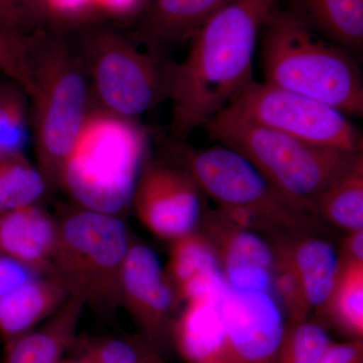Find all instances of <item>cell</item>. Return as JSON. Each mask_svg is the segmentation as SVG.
<instances>
[{
	"label": "cell",
	"mask_w": 363,
	"mask_h": 363,
	"mask_svg": "<svg viewBox=\"0 0 363 363\" xmlns=\"http://www.w3.org/2000/svg\"><path fill=\"white\" fill-rule=\"evenodd\" d=\"M98 21L135 20L143 9V0H90Z\"/></svg>",
	"instance_id": "29"
},
{
	"label": "cell",
	"mask_w": 363,
	"mask_h": 363,
	"mask_svg": "<svg viewBox=\"0 0 363 363\" xmlns=\"http://www.w3.org/2000/svg\"><path fill=\"white\" fill-rule=\"evenodd\" d=\"M33 277L30 272L0 252V297Z\"/></svg>",
	"instance_id": "31"
},
{
	"label": "cell",
	"mask_w": 363,
	"mask_h": 363,
	"mask_svg": "<svg viewBox=\"0 0 363 363\" xmlns=\"http://www.w3.org/2000/svg\"><path fill=\"white\" fill-rule=\"evenodd\" d=\"M121 306L130 313L140 335L164 352L179 304L156 252L143 243L133 241L126 255Z\"/></svg>",
	"instance_id": "11"
},
{
	"label": "cell",
	"mask_w": 363,
	"mask_h": 363,
	"mask_svg": "<svg viewBox=\"0 0 363 363\" xmlns=\"http://www.w3.org/2000/svg\"><path fill=\"white\" fill-rule=\"evenodd\" d=\"M306 25L348 52L363 45V0H292L290 7Z\"/></svg>",
	"instance_id": "21"
},
{
	"label": "cell",
	"mask_w": 363,
	"mask_h": 363,
	"mask_svg": "<svg viewBox=\"0 0 363 363\" xmlns=\"http://www.w3.org/2000/svg\"><path fill=\"white\" fill-rule=\"evenodd\" d=\"M74 40L91 93L100 108L135 119L169 99L175 63L157 51L140 52L113 28L93 23Z\"/></svg>",
	"instance_id": "7"
},
{
	"label": "cell",
	"mask_w": 363,
	"mask_h": 363,
	"mask_svg": "<svg viewBox=\"0 0 363 363\" xmlns=\"http://www.w3.org/2000/svg\"><path fill=\"white\" fill-rule=\"evenodd\" d=\"M176 155L218 209L238 225L264 235H321L330 228L311 208L294 201L229 147H178Z\"/></svg>",
	"instance_id": "4"
},
{
	"label": "cell",
	"mask_w": 363,
	"mask_h": 363,
	"mask_svg": "<svg viewBox=\"0 0 363 363\" xmlns=\"http://www.w3.org/2000/svg\"><path fill=\"white\" fill-rule=\"evenodd\" d=\"M224 111L315 147L362 152V136L343 112L266 82L253 81Z\"/></svg>",
	"instance_id": "9"
},
{
	"label": "cell",
	"mask_w": 363,
	"mask_h": 363,
	"mask_svg": "<svg viewBox=\"0 0 363 363\" xmlns=\"http://www.w3.org/2000/svg\"><path fill=\"white\" fill-rule=\"evenodd\" d=\"M30 33H0V74L18 83L30 97L33 83L28 67Z\"/></svg>",
	"instance_id": "28"
},
{
	"label": "cell",
	"mask_w": 363,
	"mask_h": 363,
	"mask_svg": "<svg viewBox=\"0 0 363 363\" xmlns=\"http://www.w3.org/2000/svg\"><path fill=\"white\" fill-rule=\"evenodd\" d=\"M83 298L70 296L40 328L4 344V363H60L76 341Z\"/></svg>",
	"instance_id": "20"
},
{
	"label": "cell",
	"mask_w": 363,
	"mask_h": 363,
	"mask_svg": "<svg viewBox=\"0 0 363 363\" xmlns=\"http://www.w3.org/2000/svg\"><path fill=\"white\" fill-rule=\"evenodd\" d=\"M58 223L52 274L98 310L121 306V276L131 240L125 224L114 215L83 209Z\"/></svg>",
	"instance_id": "8"
},
{
	"label": "cell",
	"mask_w": 363,
	"mask_h": 363,
	"mask_svg": "<svg viewBox=\"0 0 363 363\" xmlns=\"http://www.w3.org/2000/svg\"><path fill=\"white\" fill-rule=\"evenodd\" d=\"M348 233L339 252L341 264H363V229Z\"/></svg>",
	"instance_id": "34"
},
{
	"label": "cell",
	"mask_w": 363,
	"mask_h": 363,
	"mask_svg": "<svg viewBox=\"0 0 363 363\" xmlns=\"http://www.w3.org/2000/svg\"><path fill=\"white\" fill-rule=\"evenodd\" d=\"M320 363H363L362 339L332 342Z\"/></svg>",
	"instance_id": "30"
},
{
	"label": "cell",
	"mask_w": 363,
	"mask_h": 363,
	"mask_svg": "<svg viewBox=\"0 0 363 363\" xmlns=\"http://www.w3.org/2000/svg\"><path fill=\"white\" fill-rule=\"evenodd\" d=\"M60 363H80L78 359L76 360H70V362H61Z\"/></svg>",
	"instance_id": "36"
},
{
	"label": "cell",
	"mask_w": 363,
	"mask_h": 363,
	"mask_svg": "<svg viewBox=\"0 0 363 363\" xmlns=\"http://www.w3.org/2000/svg\"><path fill=\"white\" fill-rule=\"evenodd\" d=\"M231 0H150L135 20V40L157 48L190 40Z\"/></svg>",
	"instance_id": "17"
},
{
	"label": "cell",
	"mask_w": 363,
	"mask_h": 363,
	"mask_svg": "<svg viewBox=\"0 0 363 363\" xmlns=\"http://www.w3.org/2000/svg\"><path fill=\"white\" fill-rule=\"evenodd\" d=\"M79 362H80V363H88V362H83V360H80V359H78Z\"/></svg>",
	"instance_id": "37"
},
{
	"label": "cell",
	"mask_w": 363,
	"mask_h": 363,
	"mask_svg": "<svg viewBox=\"0 0 363 363\" xmlns=\"http://www.w3.org/2000/svg\"><path fill=\"white\" fill-rule=\"evenodd\" d=\"M332 342L326 327L317 319L286 321L278 363H320Z\"/></svg>",
	"instance_id": "27"
},
{
	"label": "cell",
	"mask_w": 363,
	"mask_h": 363,
	"mask_svg": "<svg viewBox=\"0 0 363 363\" xmlns=\"http://www.w3.org/2000/svg\"><path fill=\"white\" fill-rule=\"evenodd\" d=\"M147 149L135 119L91 108L62 169L60 188L83 209L118 216L133 204Z\"/></svg>",
	"instance_id": "5"
},
{
	"label": "cell",
	"mask_w": 363,
	"mask_h": 363,
	"mask_svg": "<svg viewBox=\"0 0 363 363\" xmlns=\"http://www.w3.org/2000/svg\"><path fill=\"white\" fill-rule=\"evenodd\" d=\"M58 223L37 204L0 213V252L35 277L52 274Z\"/></svg>",
	"instance_id": "16"
},
{
	"label": "cell",
	"mask_w": 363,
	"mask_h": 363,
	"mask_svg": "<svg viewBox=\"0 0 363 363\" xmlns=\"http://www.w3.org/2000/svg\"><path fill=\"white\" fill-rule=\"evenodd\" d=\"M28 60L37 167L51 192L60 188L62 169L91 111L89 79L75 43L63 33H30Z\"/></svg>",
	"instance_id": "2"
},
{
	"label": "cell",
	"mask_w": 363,
	"mask_h": 363,
	"mask_svg": "<svg viewBox=\"0 0 363 363\" xmlns=\"http://www.w3.org/2000/svg\"><path fill=\"white\" fill-rule=\"evenodd\" d=\"M164 274L179 305L227 286L213 247L198 229L172 240Z\"/></svg>",
	"instance_id": "18"
},
{
	"label": "cell",
	"mask_w": 363,
	"mask_h": 363,
	"mask_svg": "<svg viewBox=\"0 0 363 363\" xmlns=\"http://www.w3.org/2000/svg\"><path fill=\"white\" fill-rule=\"evenodd\" d=\"M227 286L191 298L172 324L169 339L187 363H231L223 298Z\"/></svg>",
	"instance_id": "15"
},
{
	"label": "cell",
	"mask_w": 363,
	"mask_h": 363,
	"mask_svg": "<svg viewBox=\"0 0 363 363\" xmlns=\"http://www.w3.org/2000/svg\"><path fill=\"white\" fill-rule=\"evenodd\" d=\"M150 1V0H143V9H145V6H147V4H149Z\"/></svg>",
	"instance_id": "35"
},
{
	"label": "cell",
	"mask_w": 363,
	"mask_h": 363,
	"mask_svg": "<svg viewBox=\"0 0 363 363\" xmlns=\"http://www.w3.org/2000/svg\"><path fill=\"white\" fill-rule=\"evenodd\" d=\"M260 35L264 82L346 116H362V75L347 50L325 39L289 9L277 7Z\"/></svg>",
	"instance_id": "3"
},
{
	"label": "cell",
	"mask_w": 363,
	"mask_h": 363,
	"mask_svg": "<svg viewBox=\"0 0 363 363\" xmlns=\"http://www.w3.org/2000/svg\"><path fill=\"white\" fill-rule=\"evenodd\" d=\"M0 33L26 35L18 0H0Z\"/></svg>",
	"instance_id": "32"
},
{
	"label": "cell",
	"mask_w": 363,
	"mask_h": 363,
	"mask_svg": "<svg viewBox=\"0 0 363 363\" xmlns=\"http://www.w3.org/2000/svg\"><path fill=\"white\" fill-rule=\"evenodd\" d=\"M50 0H18V6L26 33H32L35 26H43L45 9Z\"/></svg>",
	"instance_id": "33"
},
{
	"label": "cell",
	"mask_w": 363,
	"mask_h": 363,
	"mask_svg": "<svg viewBox=\"0 0 363 363\" xmlns=\"http://www.w3.org/2000/svg\"><path fill=\"white\" fill-rule=\"evenodd\" d=\"M198 230L209 241L227 286L274 294V255L266 235L238 225L220 210H205Z\"/></svg>",
	"instance_id": "12"
},
{
	"label": "cell",
	"mask_w": 363,
	"mask_h": 363,
	"mask_svg": "<svg viewBox=\"0 0 363 363\" xmlns=\"http://www.w3.org/2000/svg\"><path fill=\"white\" fill-rule=\"evenodd\" d=\"M203 192L182 167L145 162L133 193L140 222L162 240H174L197 230L205 212Z\"/></svg>",
	"instance_id": "10"
},
{
	"label": "cell",
	"mask_w": 363,
	"mask_h": 363,
	"mask_svg": "<svg viewBox=\"0 0 363 363\" xmlns=\"http://www.w3.org/2000/svg\"><path fill=\"white\" fill-rule=\"evenodd\" d=\"M70 297L52 276L33 277L0 297V338L4 344L25 335L58 311Z\"/></svg>",
	"instance_id": "19"
},
{
	"label": "cell",
	"mask_w": 363,
	"mask_h": 363,
	"mask_svg": "<svg viewBox=\"0 0 363 363\" xmlns=\"http://www.w3.org/2000/svg\"><path fill=\"white\" fill-rule=\"evenodd\" d=\"M318 314L350 340L363 338V264H341L337 281Z\"/></svg>",
	"instance_id": "23"
},
{
	"label": "cell",
	"mask_w": 363,
	"mask_h": 363,
	"mask_svg": "<svg viewBox=\"0 0 363 363\" xmlns=\"http://www.w3.org/2000/svg\"><path fill=\"white\" fill-rule=\"evenodd\" d=\"M28 94L7 79L0 86V161L23 152L28 130Z\"/></svg>",
	"instance_id": "26"
},
{
	"label": "cell",
	"mask_w": 363,
	"mask_h": 363,
	"mask_svg": "<svg viewBox=\"0 0 363 363\" xmlns=\"http://www.w3.org/2000/svg\"><path fill=\"white\" fill-rule=\"evenodd\" d=\"M223 314L231 363H278L286 317L274 294L227 286Z\"/></svg>",
	"instance_id": "13"
},
{
	"label": "cell",
	"mask_w": 363,
	"mask_h": 363,
	"mask_svg": "<svg viewBox=\"0 0 363 363\" xmlns=\"http://www.w3.org/2000/svg\"><path fill=\"white\" fill-rule=\"evenodd\" d=\"M274 255L288 264L297 279L310 312L326 305L340 272V255L329 238L321 235H266Z\"/></svg>",
	"instance_id": "14"
},
{
	"label": "cell",
	"mask_w": 363,
	"mask_h": 363,
	"mask_svg": "<svg viewBox=\"0 0 363 363\" xmlns=\"http://www.w3.org/2000/svg\"><path fill=\"white\" fill-rule=\"evenodd\" d=\"M203 128L252 162L281 193L315 211L318 198L362 152L315 147L224 111Z\"/></svg>",
	"instance_id": "6"
},
{
	"label": "cell",
	"mask_w": 363,
	"mask_h": 363,
	"mask_svg": "<svg viewBox=\"0 0 363 363\" xmlns=\"http://www.w3.org/2000/svg\"><path fill=\"white\" fill-rule=\"evenodd\" d=\"M47 192L44 177L23 152L0 161V213L37 204Z\"/></svg>",
	"instance_id": "24"
},
{
	"label": "cell",
	"mask_w": 363,
	"mask_h": 363,
	"mask_svg": "<svg viewBox=\"0 0 363 363\" xmlns=\"http://www.w3.org/2000/svg\"><path fill=\"white\" fill-rule=\"evenodd\" d=\"M279 0H231L191 38L172 76L171 133L182 142L252 83L255 48Z\"/></svg>",
	"instance_id": "1"
},
{
	"label": "cell",
	"mask_w": 363,
	"mask_h": 363,
	"mask_svg": "<svg viewBox=\"0 0 363 363\" xmlns=\"http://www.w3.org/2000/svg\"><path fill=\"white\" fill-rule=\"evenodd\" d=\"M316 208L327 225L347 233L363 229L362 152L318 198Z\"/></svg>",
	"instance_id": "22"
},
{
	"label": "cell",
	"mask_w": 363,
	"mask_h": 363,
	"mask_svg": "<svg viewBox=\"0 0 363 363\" xmlns=\"http://www.w3.org/2000/svg\"><path fill=\"white\" fill-rule=\"evenodd\" d=\"M2 75V74H1ZM2 83H4V81L0 80V86H1Z\"/></svg>",
	"instance_id": "38"
},
{
	"label": "cell",
	"mask_w": 363,
	"mask_h": 363,
	"mask_svg": "<svg viewBox=\"0 0 363 363\" xmlns=\"http://www.w3.org/2000/svg\"><path fill=\"white\" fill-rule=\"evenodd\" d=\"M77 359L88 363H169L164 352L138 336H99L74 343Z\"/></svg>",
	"instance_id": "25"
}]
</instances>
